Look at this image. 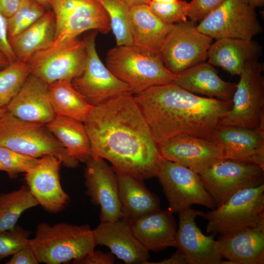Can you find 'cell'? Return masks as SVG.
Listing matches in <instances>:
<instances>
[{
	"mask_svg": "<svg viewBox=\"0 0 264 264\" xmlns=\"http://www.w3.org/2000/svg\"><path fill=\"white\" fill-rule=\"evenodd\" d=\"M145 264H187V263L184 255L177 249L169 258L158 262H147Z\"/></svg>",
	"mask_w": 264,
	"mask_h": 264,
	"instance_id": "7bdbcfd3",
	"label": "cell"
},
{
	"mask_svg": "<svg viewBox=\"0 0 264 264\" xmlns=\"http://www.w3.org/2000/svg\"><path fill=\"white\" fill-rule=\"evenodd\" d=\"M106 10L117 46L133 44L130 27V7L122 0H97Z\"/></svg>",
	"mask_w": 264,
	"mask_h": 264,
	"instance_id": "1f68e13d",
	"label": "cell"
},
{
	"mask_svg": "<svg viewBox=\"0 0 264 264\" xmlns=\"http://www.w3.org/2000/svg\"><path fill=\"white\" fill-rule=\"evenodd\" d=\"M10 64L8 59L0 52V68H3Z\"/></svg>",
	"mask_w": 264,
	"mask_h": 264,
	"instance_id": "bcb514c9",
	"label": "cell"
},
{
	"mask_svg": "<svg viewBox=\"0 0 264 264\" xmlns=\"http://www.w3.org/2000/svg\"><path fill=\"white\" fill-rule=\"evenodd\" d=\"M155 142L180 135L210 138L232 101L201 97L171 83L134 94Z\"/></svg>",
	"mask_w": 264,
	"mask_h": 264,
	"instance_id": "7a4b0ae2",
	"label": "cell"
},
{
	"mask_svg": "<svg viewBox=\"0 0 264 264\" xmlns=\"http://www.w3.org/2000/svg\"><path fill=\"white\" fill-rule=\"evenodd\" d=\"M87 57L85 40L77 38L52 44L33 55L26 63L30 74L48 85L72 81L82 71Z\"/></svg>",
	"mask_w": 264,
	"mask_h": 264,
	"instance_id": "8fae6325",
	"label": "cell"
},
{
	"mask_svg": "<svg viewBox=\"0 0 264 264\" xmlns=\"http://www.w3.org/2000/svg\"><path fill=\"white\" fill-rule=\"evenodd\" d=\"M262 54V46L252 39L221 38L211 44L207 60L232 75H240L247 63L258 59Z\"/></svg>",
	"mask_w": 264,
	"mask_h": 264,
	"instance_id": "cb8c5ba5",
	"label": "cell"
},
{
	"mask_svg": "<svg viewBox=\"0 0 264 264\" xmlns=\"http://www.w3.org/2000/svg\"><path fill=\"white\" fill-rule=\"evenodd\" d=\"M133 94L94 106L84 124L91 157L108 160L116 173L143 181L156 177L163 158Z\"/></svg>",
	"mask_w": 264,
	"mask_h": 264,
	"instance_id": "6da1fadb",
	"label": "cell"
},
{
	"mask_svg": "<svg viewBox=\"0 0 264 264\" xmlns=\"http://www.w3.org/2000/svg\"><path fill=\"white\" fill-rule=\"evenodd\" d=\"M264 169L257 165L222 158L199 175L216 207L232 195L247 188L264 184Z\"/></svg>",
	"mask_w": 264,
	"mask_h": 264,
	"instance_id": "7c38bea8",
	"label": "cell"
},
{
	"mask_svg": "<svg viewBox=\"0 0 264 264\" xmlns=\"http://www.w3.org/2000/svg\"><path fill=\"white\" fill-rule=\"evenodd\" d=\"M27 63L16 61L0 68V107H6L30 75Z\"/></svg>",
	"mask_w": 264,
	"mask_h": 264,
	"instance_id": "d6a6232c",
	"label": "cell"
},
{
	"mask_svg": "<svg viewBox=\"0 0 264 264\" xmlns=\"http://www.w3.org/2000/svg\"><path fill=\"white\" fill-rule=\"evenodd\" d=\"M129 16L133 44L159 52L173 24L161 21L153 13L147 4L130 7Z\"/></svg>",
	"mask_w": 264,
	"mask_h": 264,
	"instance_id": "4316f807",
	"label": "cell"
},
{
	"mask_svg": "<svg viewBox=\"0 0 264 264\" xmlns=\"http://www.w3.org/2000/svg\"><path fill=\"white\" fill-rule=\"evenodd\" d=\"M96 35L94 31L85 38L87 48L85 66L71 81L73 87L93 107L119 94L132 92L129 87L118 79L99 58L96 48Z\"/></svg>",
	"mask_w": 264,
	"mask_h": 264,
	"instance_id": "5bb4252c",
	"label": "cell"
},
{
	"mask_svg": "<svg viewBox=\"0 0 264 264\" xmlns=\"http://www.w3.org/2000/svg\"><path fill=\"white\" fill-rule=\"evenodd\" d=\"M173 214L198 204L213 209L215 201L195 171L162 158L156 176Z\"/></svg>",
	"mask_w": 264,
	"mask_h": 264,
	"instance_id": "9c48e42d",
	"label": "cell"
},
{
	"mask_svg": "<svg viewBox=\"0 0 264 264\" xmlns=\"http://www.w3.org/2000/svg\"><path fill=\"white\" fill-rule=\"evenodd\" d=\"M56 33L54 14L51 9L27 28L9 40L18 61L26 63L36 53L51 46Z\"/></svg>",
	"mask_w": 264,
	"mask_h": 264,
	"instance_id": "83f0119b",
	"label": "cell"
},
{
	"mask_svg": "<svg viewBox=\"0 0 264 264\" xmlns=\"http://www.w3.org/2000/svg\"><path fill=\"white\" fill-rule=\"evenodd\" d=\"M129 7L143 4H148L151 0H122Z\"/></svg>",
	"mask_w": 264,
	"mask_h": 264,
	"instance_id": "ee69618b",
	"label": "cell"
},
{
	"mask_svg": "<svg viewBox=\"0 0 264 264\" xmlns=\"http://www.w3.org/2000/svg\"><path fill=\"white\" fill-rule=\"evenodd\" d=\"M39 159L0 147V161L10 178H14L20 173H27L36 165Z\"/></svg>",
	"mask_w": 264,
	"mask_h": 264,
	"instance_id": "e575fe53",
	"label": "cell"
},
{
	"mask_svg": "<svg viewBox=\"0 0 264 264\" xmlns=\"http://www.w3.org/2000/svg\"><path fill=\"white\" fill-rule=\"evenodd\" d=\"M264 65L258 59L247 63L232 98V106L220 125L237 126L264 131Z\"/></svg>",
	"mask_w": 264,
	"mask_h": 264,
	"instance_id": "8992f818",
	"label": "cell"
},
{
	"mask_svg": "<svg viewBox=\"0 0 264 264\" xmlns=\"http://www.w3.org/2000/svg\"><path fill=\"white\" fill-rule=\"evenodd\" d=\"M0 171L6 172V169L0 161Z\"/></svg>",
	"mask_w": 264,
	"mask_h": 264,
	"instance_id": "f907efd6",
	"label": "cell"
},
{
	"mask_svg": "<svg viewBox=\"0 0 264 264\" xmlns=\"http://www.w3.org/2000/svg\"><path fill=\"white\" fill-rule=\"evenodd\" d=\"M29 231L16 225L11 230L0 231V261L28 245Z\"/></svg>",
	"mask_w": 264,
	"mask_h": 264,
	"instance_id": "8d00e7d4",
	"label": "cell"
},
{
	"mask_svg": "<svg viewBox=\"0 0 264 264\" xmlns=\"http://www.w3.org/2000/svg\"><path fill=\"white\" fill-rule=\"evenodd\" d=\"M178 213L176 248L184 255L187 264H220L223 258L215 235H205L196 222V218L204 213L190 207Z\"/></svg>",
	"mask_w": 264,
	"mask_h": 264,
	"instance_id": "ac0fdd59",
	"label": "cell"
},
{
	"mask_svg": "<svg viewBox=\"0 0 264 264\" xmlns=\"http://www.w3.org/2000/svg\"><path fill=\"white\" fill-rule=\"evenodd\" d=\"M39 263L61 264L79 259L94 250L97 245L93 230L88 224L65 222L38 224L35 236L29 239Z\"/></svg>",
	"mask_w": 264,
	"mask_h": 264,
	"instance_id": "3957f363",
	"label": "cell"
},
{
	"mask_svg": "<svg viewBox=\"0 0 264 264\" xmlns=\"http://www.w3.org/2000/svg\"><path fill=\"white\" fill-rule=\"evenodd\" d=\"M47 9L35 0H22L18 10L7 18L9 39L29 27L45 13Z\"/></svg>",
	"mask_w": 264,
	"mask_h": 264,
	"instance_id": "836d02e7",
	"label": "cell"
},
{
	"mask_svg": "<svg viewBox=\"0 0 264 264\" xmlns=\"http://www.w3.org/2000/svg\"><path fill=\"white\" fill-rule=\"evenodd\" d=\"M45 126L70 156L83 162L91 156L90 141L84 123L56 115Z\"/></svg>",
	"mask_w": 264,
	"mask_h": 264,
	"instance_id": "f1b7e54d",
	"label": "cell"
},
{
	"mask_svg": "<svg viewBox=\"0 0 264 264\" xmlns=\"http://www.w3.org/2000/svg\"><path fill=\"white\" fill-rule=\"evenodd\" d=\"M56 22L53 44L76 38L94 30L106 34L111 30L107 13L97 0H48Z\"/></svg>",
	"mask_w": 264,
	"mask_h": 264,
	"instance_id": "ba28073f",
	"label": "cell"
},
{
	"mask_svg": "<svg viewBox=\"0 0 264 264\" xmlns=\"http://www.w3.org/2000/svg\"><path fill=\"white\" fill-rule=\"evenodd\" d=\"M0 52L10 63L18 61L11 46L8 31L7 18L0 11Z\"/></svg>",
	"mask_w": 264,
	"mask_h": 264,
	"instance_id": "f35d334b",
	"label": "cell"
},
{
	"mask_svg": "<svg viewBox=\"0 0 264 264\" xmlns=\"http://www.w3.org/2000/svg\"><path fill=\"white\" fill-rule=\"evenodd\" d=\"M7 111L6 107H0V117Z\"/></svg>",
	"mask_w": 264,
	"mask_h": 264,
	"instance_id": "681fc988",
	"label": "cell"
},
{
	"mask_svg": "<svg viewBox=\"0 0 264 264\" xmlns=\"http://www.w3.org/2000/svg\"><path fill=\"white\" fill-rule=\"evenodd\" d=\"M62 164V161L57 156L46 155L39 158L36 165L25 174L26 185L32 196L38 205L49 213L62 211L69 200L60 182Z\"/></svg>",
	"mask_w": 264,
	"mask_h": 264,
	"instance_id": "e0dca14e",
	"label": "cell"
},
{
	"mask_svg": "<svg viewBox=\"0 0 264 264\" xmlns=\"http://www.w3.org/2000/svg\"><path fill=\"white\" fill-rule=\"evenodd\" d=\"M121 218L129 223L160 208L158 198L145 186L143 180L116 173Z\"/></svg>",
	"mask_w": 264,
	"mask_h": 264,
	"instance_id": "484cf974",
	"label": "cell"
},
{
	"mask_svg": "<svg viewBox=\"0 0 264 264\" xmlns=\"http://www.w3.org/2000/svg\"><path fill=\"white\" fill-rule=\"evenodd\" d=\"M197 25L187 20L173 24L160 48L165 66L175 74L207 59L213 39L200 32Z\"/></svg>",
	"mask_w": 264,
	"mask_h": 264,
	"instance_id": "30bf717a",
	"label": "cell"
},
{
	"mask_svg": "<svg viewBox=\"0 0 264 264\" xmlns=\"http://www.w3.org/2000/svg\"><path fill=\"white\" fill-rule=\"evenodd\" d=\"M206 232L211 235L231 233L264 220V184L240 190L224 203L203 213Z\"/></svg>",
	"mask_w": 264,
	"mask_h": 264,
	"instance_id": "52a82bcc",
	"label": "cell"
},
{
	"mask_svg": "<svg viewBox=\"0 0 264 264\" xmlns=\"http://www.w3.org/2000/svg\"><path fill=\"white\" fill-rule=\"evenodd\" d=\"M22 0H0V11L8 18L18 10Z\"/></svg>",
	"mask_w": 264,
	"mask_h": 264,
	"instance_id": "b9f144b4",
	"label": "cell"
},
{
	"mask_svg": "<svg viewBox=\"0 0 264 264\" xmlns=\"http://www.w3.org/2000/svg\"><path fill=\"white\" fill-rule=\"evenodd\" d=\"M179 0H151V1L157 2V3H171V2H174L177 1Z\"/></svg>",
	"mask_w": 264,
	"mask_h": 264,
	"instance_id": "7dc6e473",
	"label": "cell"
},
{
	"mask_svg": "<svg viewBox=\"0 0 264 264\" xmlns=\"http://www.w3.org/2000/svg\"><path fill=\"white\" fill-rule=\"evenodd\" d=\"M249 4L253 8L262 7L264 5V0H247Z\"/></svg>",
	"mask_w": 264,
	"mask_h": 264,
	"instance_id": "f6af8a7d",
	"label": "cell"
},
{
	"mask_svg": "<svg viewBox=\"0 0 264 264\" xmlns=\"http://www.w3.org/2000/svg\"><path fill=\"white\" fill-rule=\"evenodd\" d=\"M39 262L32 249L29 246L22 247L12 256L6 264H38Z\"/></svg>",
	"mask_w": 264,
	"mask_h": 264,
	"instance_id": "60d3db41",
	"label": "cell"
},
{
	"mask_svg": "<svg viewBox=\"0 0 264 264\" xmlns=\"http://www.w3.org/2000/svg\"><path fill=\"white\" fill-rule=\"evenodd\" d=\"M210 138L221 147L225 158L254 164L264 169V131L219 125Z\"/></svg>",
	"mask_w": 264,
	"mask_h": 264,
	"instance_id": "d6986e66",
	"label": "cell"
},
{
	"mask_svg": "<svg viewBox=\"0 0 264 264\" xmlns=\"http://www.w3.org/2000/svg\"><path fill=\"white\" fill-rule=\"evenodd\" d=\"M6 109L20 119L44 125L56 115L50 101L48 85L31 74Z\"/></svg>",
	"mask_w": 264,
	"mask_h": 264,
	"instance_id": "ffe728a7",
	"label": "cell"
},
{
	"mask_svg": "<svg viewBox=\"0 0 264 264\" xmlns=\"http://www.w3.org/2000/svg\"><path fill=\"white\" fill-rule=\"evenodd\" d=\"M97 245H104L126 264H143L149 259V251L134 236L130 224L120 219L100 222L93 230Z\"/></svg>",
	"mask_w": 264,
	"mask_h": 264,
	"instance_id": "7402d4cb",
	"label": "cell"
},
{
	"mask_svg": "<svg viewBox=\"0 0 264 264\" xmlns=\"http://www.w3.org/2000/svg\"><path fill=\"white\" fill-rule=\"evenodd\" d=\"M173 83L194 94L224 101L232 100L236 87V84L222 80L213 66L206 62L176 74Z\"/></svg>",
	"mask_w": 264,
	"mask_h": 264,
	"instance_id": "d4e9b609",
	"label": "cell"
},
{
	"mask_svg": "<svg viewBox=\"0 0 264 264\" xmlns=\"http://www.w3.org/2000/svg\"><path fill=\"white\" fill-rule=\"evenodd\" d=\"M0 147L38 158L54 155L68 168H75L79 163L45 125L20 119L7 111L0 117Z\"/></svg>",
	"mask_w": 264,
	"mask_h": 264,
	"instance_id": "5b68a950",
	"label": "cell"
},
{
	"mask_svg": "<svg viewBox=\"0 0 264 264\" xmlns=\"http://www.w3.org/2000/svg\"><path fill=\"white\" fill-rule=\"evenodd\" d=\"M51 103L56 115L84 123L93 106L72 86L60 80L48 85Z\"/></svg>",
	"mask_w": 264,
	"mask_h": 264,
	"instance_id": "f546056e",
	"label": "cell"
},
{
	"mask_svg": "<svg viewBox=\"0 0 264 264\" xmlns=\"http://www.w3.org/2000/svg\"><path fill=\"white\" fill-rule=\"evenodd\" d=\"M202 33L215 40H251L263 31L255 8L247 0H224L197 25Z\"/></svg>",
	"mask_w": 264,
	"mask_h": 264,
	"instance_id": "4fadbf2b",
	"label": "cell"
},
{
	"mask_svg": "<svg viewBox=\"0 0 264 264\" xmlns=\"http://www.w3.org/2000/svg\"><path fill=\"white\" fill-rule=\"evenodd\" d=\"M173 213L160 209L140 216L129 223L140 242L149 251L177 248L176 224Z\"/></svg>",
	"mask_w": 264,
	"mask_h": 264,
	"instance_id": "603a6c76",
	"label": "cell"
},
{
	"mask_svg": "<svg viewBox=\"0 0 264 264\" xmlns=\"http://www.w3.org/2000/svg\"><path fill=\"white\" fill-rule=\"evenodd\" d=\"M224 0H191L188 4L187 18L194 22H200L217 9Z\"/></svg>",
	"mask_w": 264,
	"mask_h": 264,
	"instance_id": "74e56055",
	"label": "cell"
},
{
	"mask_svg": "<svg viewBox=\"0 0 264 264\" xmlns=\"http://www.w3.org/2000/svg\"><path fill=\"white\" fill-rule=\"evenodd\" d=\"M147 4L153 13L167 24H174L187 20L188 2L185 0L166 3L151 1Z\"/></svg>",
	"mask_w": 264,
	"mask_h": 264,
	"instance_id": "d590c367",
	"label": "cell"
},
{
	"mask_svg": "<svg viewBox=\"0 0 264 264\" xmlns=\"http://www.w3.org/2000/svg\"><path fill=\"white\" fill-rule=\"evenodd\" d=\"M74 264H113L115 258L111 253H105L94 250L85 256L72 261Z\"/></svg>",
	"mask_w": 264,
	"mask_h": 264,
	"instance_id": "ab89813d",
	"label": "cell"
},
{
	"mask_svg": "<svg viewBox=\"0 0 264 264\" xmlns=\"http://www.w3.org/2000/svg\"><path fill=\"white\" fill-rule=\"evenodd\" d=\"M85 163L86 194L93 204L100 207V222L120 219V205L116 173L102 158L91 156Z\"/></svg>",
	"mask_w": 264,
	"mask_h": 264,
	"instance_id": "2e32d148",
	"label": "cell"
},
{
	"mask_svg": "<svg viewBox=\"0 0 264 264\" xmlns=\"http://www.w3.org/2000/svg\"><path fill=\"white\" fill-rule=\"evenodd\" d=\"M222 258L220 264H264V220L217 240Z\"/></svg>",
	"mask_w": 264,
	"mask_h": 264,
	"instance_id": "44dd1931",
	"label": "cell"
},
{
	"mask_svg": "<svg viewBox=\"0 0 264 264\" xmlns=\"http://www.w3.org/2000/svg\"><path fill=\"white\" fill-rule=\"evenodd\" d=\"M37 205L38 203L27 185L0 193V231L14 229L22 214Z\"/></svg>",
	"mask_w": 264,
	"mask_h": 264,
	"instance_id": "4dcf8cb0",
	"label": "cell"
},
{
	"mask_svg": "<svg viewBox=\"0 0 264 264\" xmlns=\"http://www.w3.org/2000/svg\"><path fill=\"white\" fill-rule=\"evenodd\" d=\"M106 66L128 85L133 94L173 83L176 76L166 67L159 52L133 44L116 46L110 49Z\"/></svg>",
	"mask_w": 264,
	"mask_h": 264,
	"instance_id": "277c9868",
	"label": "cell"
},
{
	"mask_svg": "<svg viewBox=\"0 0 264 264\" xmlns=\"http://www.w3.org/2000/svg\"><path fill=\"white\" fill-rule=\"evenodd\" d=\"M35 0L38 2L40 4H42L47 9L49 8L48 0Z\"/></svg>",
	"mask_w": 264,
	"mask_h": 264,
	"instance_id": "c3c4849f",
	"label": "cell"
},
{
	"mask_svg": "<svg viewBox=\"0 0 264 264\" xmlns=\"http://www.w3.org/2000/svg\"><path fill=\"white\" fill-rule=\"evenodd\" d=\"M158 145L163 158L188 167L199 175L218 160L225 158L221 147L208 138L180 135Z\"/></svg>",
	"mask_w": 264,
	"mask_h": 264,
	"instance_id": "9a60e30c",
	"label": "cell"
}]
</instances>
